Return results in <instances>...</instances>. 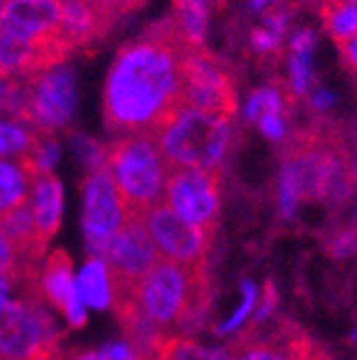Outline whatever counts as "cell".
Listing matches in <instances>:
<instances>
[{
    "label": "cell",
    "mask_w": 357,
    "mask_h": 360,
    "mask_svg": "<svg viewBox=\"0 0 357 360\" xmlns=\"http://www.w3.org/2000/svg\"><path fill=\"white\" fill-rule=\"evenodd\" d=\"M191 48L175 15L148 26L116 54L103 90V118L114 133L156 135L184 110L182 60Z\"/></svg>",
    "instance_id": "obj_1"
},
{
    "label": "cell",
    "mask_w": 357,
    "mask_h": 360,
    "mask_svg": "<svg viewBox=\"0 0 357 360\" xmlns=\"http://www.w3.org/2000/svg\"><path fill=\"white\" fill-rule=\"evenodd\" d=\"M135 302L156 326L199 328L210 309L208 266L159 259L135 288Z\"/></svg>",
    "instance_id": "obj_2"
},
{
    "label": "cell",
    "mask_w": 357,
    "mask_h": 360,
    "mask_svg": "<svg viewBox=\"0 0 357 360\" xmlns=\"http://www.w3.org/2000/svg\"><path fill=\"white\" fill-rule=\"evenodd\" d=\"M105 163L116 183L126 217L142 219L165 198L169 165L154 135H126L105 146Z\"/></svg>",
    "instance_id": "obj_3"
},
{
    "label": "cell",
    "mask_w": 357,
    "mask_h": 360,
    "mask_svg": "<svg viewBox=\"0 0 357 360\" xmlns=\"http://www.w3.org/2000/svg\"><path fill=\"white\" fill-rule=\"evenodd\" d=\"M159 148L169 167L218 169L229 146L225 118L182 110L159 135Z\"/></svg>",
    "instance_id": "obj_4"
},
{
    "label": "cell",
    "mask_w": 357,
    "mask_h": 360,
    "mask_svg": "<svg viewBox=\"0 0 357 360\" xmlns=\"http://www.w3.org/2000/svg\"><path fill=\"white\" fill-rule=\"evenodd\" d=\"M0 360H60L56 324L43 302L0 304Z\"/></svg>",
    "instance_id": "obj_5"
},
{
    "label": "cell",
    "mask_w": 357,
    "mask_h": 360,
    "mask_svg": "<svg viewBox=\"0 0 357 360\" xmlns=\"http://www.w3.org/2000/svg\"><path fill=\"white\" fill-rule=\"evenodd\" d=\"M161 253L137 217H126L122 228L105 247L103 262L109 277L112 298L135 296L140 281L159 264Z\"/></svg>",
    "instance_id": "obj_6"
},
{
    "label": "cell",
    "mask_w": 357,
    "mask_h": 360,
    "mask_svg": "<svg viewBox=\"0 0 357 360\" xmlns=\"http://www.w3.org/2000/svg\"><path fill=\"white\" fill-rule=\"evenodd\" d=\"M182 101L184 110L203 112L229 120L236 114V86L227 69L201 45H191L182 60Z\"/></svg>",
    "instance_id": "obj_7"
},
{
    "label": "cell",
    "mask_w": 357,
    "mask_h": 360,
    "mask_svg": "<svg viewBox=\"0 0 357 360\" xmlns=\"http://www.w3.org/2000/svg\"><path fill=\"white\" fill-rule=\"evenodd\" d=\"M165 200L180 219L214 232L220 208V172L169 167Z\"/></svg>",
    "instance_id": "obj_8"
},
{
    "label": "cell",
    "mask_w": 357,
    "mask_h": 360,
    "mask_svg": "<svg viewBox=\"0 0 357 360\" xmlns=\"http://www.w3.org/2000/svg\"><path fill=\"white\" fill-rule=\"evenodd\" d=\"M28 112L26 124L43 133H54L69 124L77 108V88L71 69L54 67L26 77Z\"/></svg>",
    "instance_id": "obj_9"
},
{
    "label": "cell",
    "mask_w": 357,
    "mask_h": 360,
    "mask_svg": "<svg viewBox=\"0 0 357 360\" xmlns=\"http://www.w3.org/2000/svg\"><path fill=\"white\" fill-rule=\"evenodd\" d=\"M150 238L154 240L161 259L182 266H208L212 230L199 228L177 217L169 206L156 204L142 217Z\"/></svg>",
    "instance_id": "obj_10"
},
{
    "label": "cell",
    "mask_w": 357,
    "mask_h": 360,
    "mask_svg": "<svg viewBox=\"0 0 357 360\" xmlns=\"http://www.w3.org/2000/svg\"><path fill=\"white\" fill-rule=\"evenodd\" d=\"M124 221V204L107 165L93 169L83 183V234L93 257L103 259L107 243Z\"/></svg>",
    "instance_id": "obj_11"
},
{
    "label": "cell",
    "mask_w": 357,
    "mask_h": 360,
    "mask_svg": "<svg viewBox=\"0 0 357 360\" xmlns=\"http://www.w3.org/2000/svg\"><path fill=\"white\" fill-rule=\"evenodd\" d=\"M229 347L234 360H330L317 343L289 322H283L270 335L257 337L255 330H248Z\"/></svg>",
    "instance_id": "obj_12"
},
{
    "label": "cell",
    "mask_w": 357,
    "mask_h": 360,
    "mask_svg": "<svg viewBox=\"0 0 357 360\" xmlns=\"http://www.w3.org/2000/svg\"><path fill=\"white\" fill-rule=\"evenodd\" d=\"M62 0H7L0 28L24 41H62Z\"/></svg>",
    "instance_id": "obj_13"
},
{
    "label": "cell",
    "mask_w": 357,
    "mask_h": 360,
    "mask_svg": "<svg viewBox=\"0 0 357 360\" xmlns=\"http://www.w3.org/2000/svg\"><path fill=\"white\" fill-rule=\"evenodd\" d=\"M71 270L73 266L69 255L62 249L54 251L41 273V290H43V298H48L52 304L65 311L69 324L79 328L86 322V311H83V300L79 298V292L73 283Z\"/></svg>",
    "instance_id": "obj_14"
},
{
    "label": "cell",
    "mask_w": 357,
    "mask_h": 360,
    "mask_svg": "<svg viewBox=\"0 0 357 360\" xmlns=\"http://www.w3.org/2000/svg\"><path fill=\"white\" fill-rule=\"evenodd\" d=\"M114 24L90 3V0H62L60 39L71 52L88 48L93 41L103 39Z\"/></svg>",
    "instance_id": "obj_15"
},
{
    "label": "cell",
    "mask_w": 357,
    "mask_h": 360,
    "mask_svg": "<svg viewBox=\"0 0 357 360\" xmlns=\"http://www.w3.org/2000/svg\"><path fill=\"white\" fill-rule=\"evenodd\" d=\"M30 210L41 236L50 238L60 228L62 217V187L52 172H41L30 176Z\"/></svg>",
    "instance_id": "obj_16"
},
{
    "label": "cell",
    "mask_w": 357,
    "mask_h": 360,
    "mask_svg": "<svg viewBox=\"0 0 357 360\" xmlns=\"http://www.w3.org/2000/svg\"><path fill=\"white\" fill-rule=\"evenodd\" d=\"M30 200V174L24 163L18 159L3 161L0 159V217L11 212L18 206L28 204Z\"/></svg>",
    "instance_id": "obj_17"
},
{
    "label": "cell",
    "mask_w": 357,
    "mask_h": 360,
    "mask_svg": "<svg viewBox=\"0 0 357 360\" xmlns=\"http://www.w3.org/2000/svg\"><path fill=\"white\" fill-rule=\"evenodd\" d=\"M156 360H234L231 347H206L189 337L167 335L159 347Z\"/></svg>",
    "instance_id": "obj_18"
},
{
    "label": "cell",
    "mask_w": 357,
    "mask_h": 360,
    "mask_svg": "<svg viewBox=\"0 0 357 360\" xmlns=\"http://www.w3.org/2000/svg\"><path fill=\"white\" fill-rule=\"evenodd\" d=\"M79 298L88 302L95 309H105L112 302V290H109V277H107V268L103 259L93 257L86 264L83 273L77 283Z\"/></svg>",
    "instance_id": "obj_19"
},
{
    "label": "cell",
    "mask_w": 357,
    "mask_h": 360,
    "mask_svg": "<svg viewBox=\"0 0 357 360\" xmlns=\"http://www.w3.org/2000/svg\"><path fill=\"white\" fill-rule=\"evenodd\" d=\"M321 15L336 43L349 41L357 34V7L349 5L346 0H323Z\"/></svg>",
    "instance_id": "obj_20"
},
{
    "label": "cell",
    "mask_w": 357,
    "mask_h": 360,
    "mask_svg": "<svg viewBox=\"0 0 357 360\" xmlns=\"http://www.w3.org/2000/svg\"><path fill=\"white\" fill-rule=\"evenodd\" d=\"M175 18L191 45L203 43V32L208 24V0H173Z\"/></svg>",
    "instance_id": "obj_21"
},
{
    "label": "cell",
    "mask_w": 357,
    "mask_h": 360,
    "mask_svg": "<svg viewBox=\"0 0 357 360\" xmlns=\"http://www.w3.org/2000/svg\"><path fill=\"white\" fill-rule=\"evenodd\" d=\"M43 131L26 129L18 122L0 120V157H24L32 150L36 138Z\"/></svg>",
    "instance_id": "obj_22"
},
{
    "label": "cell",
    "mask_w": 357,
    "mask_h": 360,
    "mask_svg": "<svg viewBox=\"0 0 357 360\" xmlns=\"http://www.w3.org/2000/svg\"><path fill=\"white\" fill-rule=\"evenodd\" d=\"M71 360H146V358L128 341H120V343H109L99 349L73 352Z\"/></svg>",
    "instance_id": "obj_23"
},
{
    "label": "cell",
    "mask_w": 357,
    "mask_h": 360,
    "mask_svg": "<svg viewBox=\"0 0 357 360\" xmlns=\"http://www.w3.org/2000/svg\"><path fill=\"white\" fill-rule=\"evenodd\" d=\"M281 95L272 88H263L259 93H255L248 101V108H246V114L248 118L252 120H259L263 114H281Z\"/></svg>",
    "instance_id": "obj_24"
},
{
    "label": "cell",
    "mask_w": 357,
    "mask_h": 360,
    "mask_svg": "<svg viewBox=\"0 0 357 360\" xmlns=\"http://www.w3.org/2000/svg\"><path fill=\"white\" fill-rule=\"evenodd\" d=\"M90 3L112 22L116 24L120 18H124L126 13L140 9L146 0H90Z\"/></svg>",
    "instance_id": "obj_25"
},
{
    "label": "cell",
    "mask_w": 357,
    "mask_h": 360,
    "mask_svg": "<svg viewBox=\"0 0 357 360\" xmlns=\"http://www.w3.org/2000/svg\"><path fill=\"white\" fill-rule=\"evenodd\" d=\"M242 288H244V302L238 307V311L234 313V318H231V320H227L225 324H222V326L218 328V333H229V330H236V328L246 320V315L250 313V309L255 307V300H257V288H255V283H252V281H244V283H242Z\"/></svg>",
    "instance_id": "obj_26"
},
{
    "label": "cell",
    "mask_w": 357,
    "mask_h": 360,
    "mask_svg": "<svg viewBox=\"0 0 357 360\" xmlns=\"http://www.w3.org/2000/svg\"><path fill=\"white\" fill-rule=\"evenodd\" d=\"M310 79V52H295L291 60V84L295 93H304Z\"/></svg>",
    "instance_id": "obj_27"
},
{
    "label": "cell",
    "mask_w": 357,
    "mask_h": 360,
    "mask_svg": "<svg viewBox=\"0 0 357 360\" xmlns=\"http://www.w3.org/2000/svg\"><path fill=\"white\" fill-rule=\"evenodd\" d=\"M283 191H281V204H283V212L289 217L293 210H295V202L299 198L297 193V185H295V178H293V172L289 167H285V174H283V183H281Z\"/></svg>",
    "instance_id": "obj_28"
},
{
    "label": "cell",
    "mask_w": 357,
    "mask_h": 360,
    "mask_svg": "<svg viewBox=\"0 0 357 360\" xmlns=\"http://www.w3.org/2000/svg\"><path fill=\"white\" fill-rule=\"evenodd\" d=\"M15 275V257H13V249L3 232V225H0V277H5L9 281H13ZM13 285V283H11Z\"/></svg>",
    "instance_id": "obj_29"
},
{
    "label": "cell",
    "mask_w": 357,
    "mask_h": 360,
    "mask_svg": "<svg viewBox=\"0 0 357 360\" xmlns=\"http://www.w3.org/2000/svg\"><path fill=\"white\" fill-rule=\"evenodd\" d=\"M259 120H261V131L267 135V138H272V140L283 138V133H285V120L281 118V114H263Z\"/></svg>",
    "instance_id": "obj_30"
},
{
    "label": "cell",
    "mask_w": 357,
    "mask_h": 360,
    "mask_svg": "<svg viewBox=\"0 0 357 360\" xmlns=\"http://www.w3.org/2000/svg\"><path fill=\"white\" fill-rule=\"evenodd\" d=\"M332 251L336 257H346V255L355 253L357 251V234H353V232L338 234L332 243Z\"/></svg>",
    "instance_id": "obj_31"
},
{
    "label": "cell",
    "mask_w": 357,
    "mask_h": 360,
    "mask_svg": "<svg viewBox=\"0 0 357 360\" xmlns=\"http://www.w3.org/2000/svg\"><path fill=\"white\" fill-rule=\"evenodd\" d=\"M338 48H340L342 60L349 67V71L357 75V34L353 39H349V41L338 43Z\"/></svg>",
    "instance_id": "obj_32"
},
{
    "label": "cell",
    "mask_w": 357,
    "mask_h": 360,
    "mask_svg": "<svg viewBox=\"0 0 357 360\" xmlns=\"http://www.w3.org/2000/svg\"><path fill=\"white\" fill-rule=\"evenodd\" d=\"M274 307H276V292H274L272 283H267L265 292H263V304L259 307V313H257V320H265Z\"/></svg>",
    "instance_id": "obj_33"
},
{
    "label": "cell",
    "mask_w": 357,
    "mask_h": 360,
    "mask_svg": "<svg viewBox=\"0 0 357 360\" xmlns=\"http://www.w3.org/2000/svg\"><path fill=\"white\" fill-rule=\"evenodd\" d=\"M252 41H255V45H257L259 50L267 52V50L276 48V43H278V34H274L272 30H270V32H265V30H259V32H255Z\"/></svg>",
    "instance_id": "obj_34"
},
{
    "label": "cell",
    "mask_w": 357,
    "mask_h": 360,
    "mask_svg": "<svg viewBox=\"0 0 357 360\" xmlns=\"http://www.w3.org/2000/svg\"><path fill=\"white\" fill-rule=\"evenodd\" d=\"M312 43H315V37H312L310 32H299L291 41L295 52H312Z\"/></svg>",
    "instance_id": "obj_35"
},
{
    "label": "cell",
    "mask_w": 357,
    "mask_h": 360,
    "mask_svg": "<svg viewBox=\"0 0 357 360\" xmlns=\"http://www.w3.org/2000/svg\"><path fill=\"white\" fill-rule=\"evenodd\" d=\"M11 290V281L5 279V277H0V304H3L7 300V294Z\"/></svg>",
    "instance_id": "obj_36"
},
{
    "label": "cell",
    "mask_w": 357,
    "mask_h": 360,
    "mask_svg": "<svg viewBox=\"0 0 357 360\" xmlns=\"http://www.w3.org/2000/svg\"><path fill=\"white\" fill-rule=\"evenodd\" d=\"M330 101H332V95H328V93H321V95H319V97L315 99V103H317L319 108H323V105H328Z\"/></svg>",
    "instance_id": "obj_37"
},
{
    "label": "cell",
    "mask_w": 357,
    "mask_h": 360,
    "mask_svg": "<svg viewBox=\"0 0 357 360\" xmlns=\"http://www.w3.org/2000/svg\"><path fill=\"white\" fill-rule=\"evenodd\" d=\"M265 3H270V0H252V7L259 9V7H263Z\"/></svg>",
    "instance_id": "obj_38"
},
{
    "label": "cell",
    "mask_w": 357,
    "mask_h": 360,
    "mask_svg": "<svg viewBox=\"0 0 357 360\" xmlns=\"http://www.w3.org/2000/svg\"><path fill=\"white\" fill-rule=\"evenodd\" d=\"M5 5H7V0H0V13H3V9H5Z\"/></svg>",
    "instance_id": "obj_39"
},
{
    "label": "cell",
    "mask_w": 357,
    "mask_h": 360,
    "mask_svg": "<svg viewBox=\"0 0 357 360\" xmlns=\"http://www.w3.org/2000/svg\"><path fill=\"white\" fill-rule=\"evenodd\" d=\"M349 5H353V7H357V0H346Z\"/></svg>",
    "instance_id": "obj_40"
},
{
    "label": "cell",
    "mask_w": 357,
    "mask_h": 360,
    "mask_svg": "<svg viewBox=\"0 0 357 360\" xmlns=\"http://www.w3.org/2000/svg\"><path fill=\"white\" fill-rule=\"evenodd\" d=\"M353 341H355V343H357V330H355V333H353Z\"/></svg>",
    "instance_id": "obj_41"
}]
</instances>
